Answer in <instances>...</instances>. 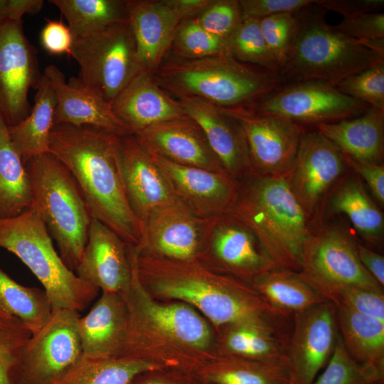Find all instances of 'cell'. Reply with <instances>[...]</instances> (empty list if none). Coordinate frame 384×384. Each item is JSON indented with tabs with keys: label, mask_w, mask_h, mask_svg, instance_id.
<instances>
[{
	"label": "cell",
	"mask_w": 384,
	"mask_h": 384,
	"mask_svg": "<svg viewBox=\"0 0 384 384\" xmlns=\"http://www.w3.org/2000/svg\"><path fill=\"white\" fill-rule=\"evenodd\" d=\"M116 135L90 126L54 124L48 152L70 171L92 218L116 233L127 245L138 247L144 225L132 212L119 171Z\"/></svg>",
	"instance_id": "obj_1"
},
{
	"label": "cell",
	"mask_w": 384,
	"mask_h": 384,
	"mask_svg": "<svg viewBox=\"0 0 384 384\" xmlns=\"http://www.w3.org/2000/svg\"><path fill=\"white\" fill-rule=\"evenodd\" d=\"M138 278L160 295L197 307L211 321L227 326L270 321L287 315L267 304L252 288L216 274L196 262H180L137 252Z\"/></svg>",
	"instance_id": "obj_2"
},
{
	"label": "cell",
	"mask_w": 384,
	"mask_h": 384,
	"mask_svg": "<svg viewBox=\"0 0 384 384\" xmlns=\"http://www.w3.org/2000/svg\"><path fill=\"white\" fill-rule=\"evenodd\" d=\"M239 183L238 198L226 214L255 233L274 269L299 272L313 222L293 193L287 174L252 173Z\"/></svg>",
	"instance_id": "obj_3"
},
{
	"label": "cell",
	"mask_w": 384,
	"mask_h": 384,
	"mask_svg": "<svg viewBox=\"0 0 384 384\" xmlns=\"http://www.w3.org/2000/svg\"><path fill=\"white\" fill-rule=\"evenodd\" d=\"M156 71L155 82L176 96L198 97L223 108L253 105L284 82L279 73L250 66L228 54L175 57Z\"/></svg>",
	"instance_id": "obj_4"
},
{
	"label": "cell",
	"mask_w": 384,
	"mask_h": 384,
	"mask_svg": "<svg viewBox=\"0 0 384 384\" xmlns=\"http://www.w3.org/2000/svg\"><path fill=\"white\" fill-rule=\"evenodd\" d=\"M327 11L314 3L294 14L289 53L279 75L295 82L319 81L336 86L345 78L384 58L327 23Z\"/></svg>",
	"instance_id": "obj_5"
},
{
	"label": "cell",
	"mask_w": 384,
	"mask_h": 384,
	"mask_svg": "<svg viewBox=\"0 0 384 384\" xmlns=\"http://www.w3.org/2000/svg\"><path fill=\"white\" fill-rule=\"evenodd\" d=\"M33 203L54 239L65 265L75 272L88 238L92 215L82 191L68 168L50 152L25 165Z\"/></svg>",
	"instance_id": "obj_6"
},
{
	"label": "cell",
	"mask_w": 384,
	"mask_h": 384,
	"mask_svg": "<svg viewBox=\"0 0 384 384\" xmlns=\"http://www.w3.org/2000/svg\"><path fill=\"white\" fill-rule=\"evenodd\" d=\"M0 247L17 256L33 272L43 286L53 311H82L98 292L65 265L33 205L16 217L0 218Z\"/></svg>",
	"instance_id": "obj_7"
},
{
	"label": "cell",
	"mask_w": 384,
	"mask_h": 384,
	"mask_svg": "<svg viewBox=\"0 0 384 384\" xmlns=\"http://www.w3.org/2000/svg\"><path fill=\"white\" fill-rule=\"evenodd\" d=\"M70 55L79 65L80 83L109 105L144 70L129 21L74 40Z\"/></svg>",
	"instance_id": "obj_8"
},
{
	"label": "cell",
	"mask_w": 384,
	"mask_h": 384,
	"mask_svg": "<svg viewBox=\"0 0 384 384\" xmlns=\"http://www.w3.org/2000/svg\"><path fill=\"white\" fill-rule=\"evenodd\" d=\"M356 242L336 225L313 229L303 247L298 274L319 294L342 285L383 293V287L360 262Z\"/></svg>",
	"instance_id": "obj_9"
},
{
	"label": "cell",
	"mask_w": 384,
	"mask_h": 384,
	"mask_svg": "<svg viewBox=\"0 0 384 384\" xmlns=\"http://www.w3.org/2000/svg\"><path fill=\"white\" fill-rule=\"evenodd\" d=\"M80 317L75 310L53 311L25 344L15 372L16 384H48L82 357Z\"/></svg>",
	"instance_id": "obj_10"
},
{
	"label": "cell",
	"mask_w": 384,
	"mask_h": 384,
	"mask_svg": "<svg viewBox=\"0 0 384 384\" xmlns=\"http://www.w3.org/2000/svg\"><path fill=\"white\" fill-rule=\"evenodd\" d=\"M348 169L340 149L321 133L303 132L287 178L312 222L319 220L329 193Z\"/></svg>",
	"instance_id": "obj_11"
},
{
	"label": "cell",
	"mask_w": 384,
	"mask_h": 384,
	"mask_svg": "<svg viewBox=\"0 0 384 384\" xmlns=\"http://www.w3.org/2000/svg\"><path fill=\"white\" fill-rule=\"evenodd\" d=\"M260 114H273L300 124L331 123L363 113L369 106L336 87L319 81L295 82L282 86L250 106Z\"/></svg>",
	"instance_id": "obj_12"
},
{
	"label": "cell",
	"mask_w": 384,
	"mask_h": 384,
	"mask_svg": "<svg viewBox=\"0 0 384 384\" xmlns=\"http://www.w3.org/2000/svg\"><path fill=\"white\" fill-rule=\"evenodd\" d=\"M216 218H201L176 198L150 213L142 243L135 247L142 254L196 262L205 252Z\"/></svg>",
	"instance_id": "obj_13"
},
{
	"label": "cell",
	"mask_w": 384,
	"mask_h": 384,
	"mask_svg": "<svg viewBox=\"0 0 384 384\" xmlns=\"http://www.w3.org/2000/svg\"><path fill=\"white\" fill-rule=\"evenodd\" d=\"M42 76L22 20L0 22V115L8 127L29 114L28 92L37 89Z\"/></svg>",
	"instance_id": "obj_14"
},
{
	"label": "cell",
	"mask_w": 384,
	"mask_h": 384,
	"mask_svg": "<svg viewBox=\"0 0 384 384\" xmlns=\"http://www.w3.org/2000/svg\"><path fill=\"white\" fill-rule=\"evenodd\" d=\"M223 109L241 127L253 173L289 172L304 132L301 125L280 116L258 113L250 106Z\"/></svg>",
	"instance_id": "obj_15"
},
{
	"label": "cell",
	"mask_w": 384,
	"mask_h": 384,
	"mask_svg": "<svg viewBox=\"0 0 384 384\" xmlns=\"http://www.w3.org/2000/svg\"><path fill=\"white\" fill-rule=\"evenodd\" d=\"M294 314L286 355L289 384H313L336 346V308L326 301Z\"/></svg>",
	"instance_id": "obj_16"
},
{
	"label": "cell",
	"mask_w": 384,
	"mask_h": 384,
	"mask_svg": "<svg viewBox=\"0 0 384 384\" xmlns=\"http://www.w3.org/2000/svg\"><path fill=\"white\" fill-rule=\"evenodd\" d=\"M148 153L174 196L197 215L210 218L226 214L236 201L239 181L228 174L180 164Z\"/></svg>",
	"instance_id": "obj_17"
},
{
	"label": "cell",
	"mask_w": 384,
	"mask_h": 384,
	"mask_svg": "<svg viewBox=\"0 0 384 384\" xmlns=\"http://www.w3.org/2000/svg\"><path fill=\"white\" fill-rule=\"evenodd\" d=\"M115 149L129 205L144 225L156 208L176 199L150 154L134 134L115 137Z\"/></svg>",
	"instance_id": "obj_18"
},
{
	"label": "cell",
	"mask_w": 384,
	"mask_h": 384,
	"mask_svg": "<svg viewBox=\"0 0 384 384\" xmlns=\"http://www.w3.org/2000/svg\"><path fill=\"white\" fill-rule=\"evenodd\" d=\"M77 276L102 292L126 294L132 280L127 245L116 233L92 218Z\"/></svg>",
	"instance_id": "obj_19"
},
{
	"label": "cell",
	"mask_w": 384,
	"mask_h": 384,
	"mask_svg": "<svg viewBox=\"0 0 384 384\" xmlns=\"http://www.w3.org/2000/svg\"><path fill=\"white\" fill-rule=\"evenodd\" d=\"M186 114L203 130L226 172L239 181L253 173L240 125L222 107L192 95H177Z\"/></svg>",
	"instance_id": "obj_20"
},
{
	"label": "cell",
	"mask_w": 384,
	"mask_h": 384,
	"mask_svg": "<svg viewBox=\"0 0 384 384\" xmlns=\"http://www.w3.org/2000/svg\"><path fill=\"white\" fill-rule=\"evenodd\" d=\"M132 280L128 292L124 295L128 308L129 320L152 324L161 333L184 344L202 348L210 340V331L206 321L186 304H159L147 295L138 278L135 258L131 257Z\"/></svg>",
	"instance_id": "obj_21"
},
{
	"label": "cell",
	"mask_w": 384,
	"mask_h": 384,
	"mask_svg": "<svg viewBox=\"0 0 384 384\" xmlns=\"http://www.w3.org/2000/svg\"><path fill=\"white\" fill-rule=\"evenodd\" d=\"M134 135L149 153L180 164L227 173L201 128L188 116L153 124Z\"/></svg>",
	"instance_id": "obj_22"
},
{
	"label": "cell",
	"mask_w": 384,
	"mask_h": 384,
	"mask_svg": "<svg viewBox=\"0 0 384 384\" xmlns=\"http://www.w3.org/2000/svg\"><path fill=\"white\" fill-rule=\"evenodd\" d=\"M56 99L53 123L90 126L116 136L134 134L112 112L110 105L85 88L78 78L65 80L62 71L54 65L43 72Z\"/></svg>",
	"instance_id": "obj_23"
},
{
	"label": "cell",
	"mask_w": 384,
	"mask_h": 384,
	"mask_svg": "<svg viewBox=\"0 0 384 384\" xmlns=\"http://www.w3.org/2000/svg\"><path fill=\"white\" fill-rule=\"evenodd\" d=\"M218 267L241 278H255L273 266L255 233L229 214L216 218L205 251Z\"/></svg>",
	"instance_id": "obj_24"
},
{
	"label": "cell",
	"mask_w": 384,
	"mask_h": 384,
	"mask_svg": "<svg viewBox=\"0 0 384 384\" xmlns=\"http://www.w3.org/2000/svg\"><path fill=\"white\" fill-rule=\"evenodd\" d=\"M128 320L124 295L102 292L89 312L78 319L82 356L92 360L121 358Z\"/></svg>",
	"instance_id": "obj_25"
},
{
	"label": "cell",
	"mask_w": 384,
	"mask_h": 384,
	"mask_svg": "<svg viewBox=\"0 0 384 384\" xmlns=\"http://www.w3.org/2000/svg\"><path fill=\"white\" fill-rule=\"evenodd\" d=\"M127 13L139 61L151 74L161 66L183 20L168 0L127 1Z\"/></svg>",
	"instance_id": "obj_26"
},
{
	"label": "cell",
	"mask_w": 384,
	"mask_h": 384,
	"mask_svg": "<svg viewBox=\"0 0 384 384\" xmlns=\"http://www.w3.org/2000/svg\"><path fill=\"white\" fill-rule=\"evenodd\" d=\"M110 107L133 134L157 123L188 117L179 102L166 95L145 70L119 92Z\"/></svg>",
	"instance_id": "obj_27"
},
{
	"label": "cell",
	"mask_w": 384,
	"mask_h": 384,
	"mask_svg": "<svg viewBox=\"0 0 384 384\" xmlns=\"http://www.w3.org/2000/svg\"><path fill=\"white\" fill-rule=\"evenodd\" d=\"M353 119L316 125L342 154L361 161L383 163L384 110L369 107Z\"/></svg>",
	"instance_id": "obj_28"
},
{
	"label": "cell",
	"mask_w": 384,
	"mask_h": 384,
	"mask_svg": "<svg viewBox=\"0 0 384 384\" xmlns=\"http://www.w3.org/2000/svg\"><path fill=\"white\" fill-rule=\"evenodd\" d=\"M354 174L347 173L343 176L326 203L331 213L346 215L365 240L380 244L384 236L383 215L367 193L361 178Z\"/></svg>",
	"instance_id": "obj_29"
},
{
	"label": "cell",
	"mask_w": 384,
	"mask_h": 384,
	"mask_svg": "<svg viewBox=\"0 0 384 384\" xmlns=\"http://www.w3.org/2000/svg\"><path fill=\"white\" fill-rule=\"evenodd\" d=\"M55 105V93L43 74L29 114L18 124L8 127L11 142L24 165L34 156L48 152Z\"/></svg>",
	"instance_id": "obj_30"
},
{
	"label": "cell",
	"mask_w": 384,
	"mask_h": 384,
	"mask_svg": "<svg viewBox=\"0 0 384 384\" xmlns=\"http://www.w3.org/2000/svg\"><path fill=\"white\" fill-rule=\"evenodd\" d=\"M338 331L350 356L361 364L384 366V321L336 306Z\"/></svg>",
	"instance_id": "obj_31"
},
{
	"label": "cell",
	"mask_w": 384,
	"mask_h": 384,
	"mask_svg": "<svg viewBox=\"0 0 384 384\" xmlns=\"http://www.w3.org/2000/svg\"><path fill=\"white\" fill-rule=\"evenodd\" d=\"M278 324L261 321L228 326L224 346L229 356L287 363L289 336L282 333Z\"/></svg>",
	"instance_id": "obj_32"
},
{
	"label": "cell",
	"mask_w": 384,
	"mask_h": 384,
	"mask_svg": "<svg viewBox=\"0 0 384 384\" xmlns=\"http://www.w3.org/2000/svg\"><path fill=\"white\" fill-rule=\"evenodd\" d=\"M32 203L28 172L11 142L8 126L0 115V218L16 217Z\"/></svg>",
	"instance_id": "obj_33"
},
{
	"label": "cell",
	"mask_w": 384,
	"mask_h": 384,
	"mask_svg": "<svg viewBox=\"0 0 384 384\" xmlns=\"http://www.w3.org/2000/svg\"><path fill=\"white\" fill-rule=\"evenodd\" d=\"M252 281L253 289L261 297L287 316L326 301L296 272L274 269Z\"/></svg>",
	"instance_id": "obj_34"
},
{
	"label": "cell",
	"mask_w": 384,
	"mask_h": 384,
	"mask_svg": "<svg viewBox=\"0 0 384 384\" xmlns=\"http://www.w3.org/2000/svg\"><path fill=\"white\" fill-rule=\"evenodd\" d=\"M159 368L147 359L92 360L82 356L48 384H130L139 375Z\"/></svg>",
	"instance_id": "obj_35"
},
{
	"label": "cell",
	"mask_w": 384,
	"mask_h": 384,
	"mask_svg": "<svg viewBox=\"0 0 384 384\" xmlns=\"http://www.w3.org/2000/svg\"><path fill=\"white\" fill-rule=\"evenodd\" d=\"M65 18L73 39L83 38L128 21L127 1L49 0Z\"/></svg>",
	"instance_id": "obj_36"
},
{
	"label": "cell",
	"mask_w": 384,
	"mask_h": 384,
	"mask_svg": "<svg viewBox=\"0 0 384 384\" xmlns=\"http://www.w3.org/2000/svg\"><path fill=\"white\" fill-rule=\"evenodd\" d=\"M0 311L21 320L32 335L45 326L53 313L44 289L20 284L1 267Z\"/></svg>",
	"instance_id": "obj_37"
},
{
	"label": "cell",
	"mask_w": 384,
	"mask_h": 384,
	"mask_svg": "<svg viewBox=\"0 0 384 384\" xmlns=\"http://www.w3.org/2000/svg\"><path fill=\"white\" fill-rule=\"evenodd\" d=\"M205 376L213 384H289L286 362L236 356L211 366Z\"/></svg>",
	"instance_id": "obj_38"
},
{
	"label": "cell",
	"mask_w": 384,
	"mask_h": 384,
	"mask_svg": "<svg viewBox=\"0 0 384 384\" xmlns=\"http://www.w3.org/2000/svg\"><path fill=\"white\" fill-rule=\"evenodd\" d=\"M226 42L228 55L236 60L279 74V66L264 39L258 19L242 18Z\"/></svg>",
	"instance_id": "obj_39"
},
{
	"label": "cell",
	"mask_w": 384,
	"mask_h": 384,
	"mask_svg": "<svg viewBox=\"0 0 384 384\" xmlns=\"http://www.w3.org/2000/svg\"><path fill=\"white\" fill-rule=\"evenodd\" d=\"M384 380V366L361 364L346 351L338 335L333 353L313 384H373Z\"/></svg>",
	"instance_id": "obj_40"
},
{
	"label": "cell",
	"mask_w": 384,
	"mask_h": 384,
	"mask_svg": "<svg viewBox=\"0 0 384 384\" xmlns=\"http://www.w3.org/2000/svg\"><path fill=\"white\" fill-rule=\"evenodd\" d=\"M171 47L175 57L183 59L228 55L226 40L207 32L196 18L181 22Z\"/></svg>",
	"instance_id": "obj_41"
},
{
	"label": "cell",
	"mask_w": 384,
	"mask_h": 384,
	"mask_svg": "<svg viewBox=\"0 0 384 384\" xmlns=\"http://www.w3.org/2000/svg\"><path fill=\"white\" fill-rule=\"evenodd\" d=\"M31 335L21 320L0 311V384H16L20 356Z\"/></svg>",
	"instance_id": "obj_42"
},
{
	"label": "cell",
	"mask_w": 384,
	"mask_h": 384,
	"mask_svg": "<svg viewBox=\"0 0 384 384\" xmlns=\"http://www.w3.org/2000/svg\"><path fill=\"white\" fill-rule=\"evenodd\" d=\"M335 87L370 107L384 110V63L349 75Z\"/></svg>",
	"instance_id": "obj_43"
},
{
	"label": "cell",
	"mask_w": 384,
	"mask_h": 384,
	"mask_svg": "<svg viewBox=\"0 0 384 384\" xmlns=\"http://www.w3.org/2000/svg\"><path fill=\"white\" fill-rule=\"evenodd\" d=\"M336 306H343L384 321V294L352 285L331 287L319 292Z\"/></svg>",
	"instance_id": "obj_44"
},
{
	"label": "cell",
	"mask_w": 384,
	"mask_h": 384,
	"mask_svg": "<svg viewBox=\"0 0 384 384\" xmlns=\"http://www.w3.org/2000/svg\"><path fill=\"white\" fill-rule=\"evenodd\" d=\"M259 21L262 34L279 66L280 72L287 60L294 35L296 27L294 15L281 14Z\"/></svg>",
	"instance_id": "obj_45"
},
{
	"label": "cell",
	"mask_w": 384,
	"mask_h": 384,
	"mask_svg": "<svg viewBox=\"0 0 384 384\" xmlns=\"http://www.w3.org/2000/svg\"><path fill=\"white\" fill-rule=\"evenodd\" d=\"M242 18L239 1L213 0L196 18L207 32L227 40Z\"/></svg>",
	"instance_id": "obj_46"
},
{
	"label": "cell",
	"mask_w": 384,
	"mask_h": 384,
	"mask_svg": "<svg viewBox=\"0 0 384 384\" xmlns=\"http://www.w3.org/2000/svg\"><path fill=\"white\" fill-rule=\"evenodd\" d=\"M316 0H240L242 18H262L281 14H294Z\"/></svg>",
	"instance_id": "obj_47"
},
{
	"label": "cell",
	"mask_w": 384,
	"mask_h": 384,
	"mask_svg": "<svg viewBox=\"0 0 384 384\" xmlns=\"http://www.w3.org/2000/svg\"><path fill=\"white\" fill-rule=\"evenodd\" d=\"M335 28L356 40L384 38V14L366 13L343 18Z\"/></svg>",
	"instance_id": "obj_48"
},
{
	"label": "cell",
	"mask_w": 384,
	"mask_h": 384,
	"mask_svg": "<svg viewBox=\"0 0 384 384\" xmlns=\"http://www.w3.org/2000/svg\"><path fill=\"white\" fill-rule=\"evenodd\" d=\"M40 35L41 44L49 54L70 55L73 37L68 26L61 20L46 18Z\"/></svg>",
	"instance_id": "obj_49"
},
{
	"label": "cell",
	"mask_w": 384,
	"mask_h": 384,
	"mask_svg": "<svg viewBox=\"0 0 384 384\" xmlns=\"http://www.w3.org/2000/svg\"><path fill=\"white\" fill-rule=\"evenodd\" d=\"M348 168L361 179L365 181L373 197L382 206L384 205V164L370 161H356L343 155Z\"/></svg>",
	"instance_id": "obj_50"
},
{
	"label": "cell",
	"mask_w": 384,
	"mask_h": 384,
	"mask_svg": "<svg viewBox=\"0 0 384 384\" xmlns=\"http://www.w3.org/2000/svg\"><path fill=\"white\" fill-rule=\"evenodd\" d=\"M316 4L326 9L353 17L366 13L378 12L383 9V0H316Z\"/></svg>",
	"instance_id": "obj_51"
},
{
	"label": "cell",
	"mask_w": 384,
	"mask_h": 384,
	"mask_svg": "<svg viewBox=\"0 0 384 384\" xmlns=\"http://www.w3.org/2000/svg\"><path fill=\"white\" fill-rule=\"evenodd\" d=\"M43 4V0H0V22L18 21L26 14L36 15Z\"/></svg>",
	"instance_id": "obj_52"
},
{
	"label": "cell",
	"mask_w": 384,
	"mask_h": 384,
	"mask_svg": "<svg viewBox=\"0 0 384 384\" xmlns=\"http://www.w3.org/2000/svg\"><path fill=\"white\" fill-rule=\"evenodd\" d=\"M357 254L367 272L384 287V257L356 241Z\"/></svg>",
	"instance_id": "obj_53"
},
{
	"label": "cell",
	"mask_w": 384,
	"mask_h": 384,
	"mask_svg": "<svg viewBox=\"0 0 384 384\" xmlns=\"http://www.w3.org/2000/svg\"><path fill=\"white\" fill-rule=\"evenodd\" d=\"M182 20L195 18L200 14L213 0H168Z\"/></svg>",
	"instance_id": "obj_54"
},
{
	"label": "cell",
	"mask_w": 384,
	"mask_h": 384,
	"mask_svg": "<svg viewBox=\"0 0 384 384\" xmlns=\"http://www.w3.org/2000/svg\"><path fill=\"white\" fill-rule=\"evenodd\" d=\"M360 43L380 58H384V38L358 40Z\"/></svg>",
	"instance_id": "obj_55"
},
{
	"label": "cell",
	"mask_w": 384,
	"mask_h": 384,
	"mask_svg": "<svg viewBox=\"0 0 384 384\" xmlns=\"http://www.w3.org/2000/svg\"><path fill=\"white\" fill-rule=\"evenodd\" d=\"M130 384H178L176 382H174L171 380L162 379V378H154V379H147L142 382H138L134 383L133 380Z\"/></svg>",
	"instance_id": "obj_56"
},
{
	"label": "cell",
	"mask_w": 384,
	"mask_h": 384,
	"mask_svg": "<svg viewBox=\"0 0 384 384\" xmlns=\"http://www.w3.org/2000/svg\"><path fill=\"white\" fill-rule=\"evenodd\" d=\"M373 384H383V380L378 381Z\"/></svg>",
	"instance_id": "obj_57"
}]
</instances>
